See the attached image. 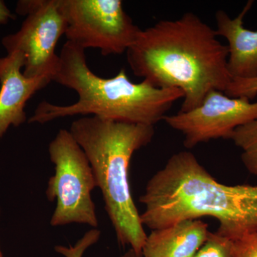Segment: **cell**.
I'll list each match as a JSON object with an SVG mask.
<instances>
[{"mask_svg": "<svg viewBox=\"0 0 257 257\" xmlns=\"http://www.w3.org/2000/svg\"><path fill=\"white\" fill-rule=\"evenodd\" d=\"M126 53L135 76L155 87L184 92L182 112L200 105L211 91L226 92L232 80L227 46L194 13L140 30Z\"/></svg>", "mask_w": 257, "mask_h": 257, "instance_id": "obj_1", "label": "cell"}, {"mask_svg": "<svg viewBox=\"0 0 257 257\" xmlns=\"http://www.w3.org/2000/svg\"><path fill=\"white\" fill-rule=\"evenodd\" d=\"M142 223L149 229L211 216L217 234L235 241L257 229V185L218 182L192 152H177L147 182L140 198Z\"/></svg>", "mask_w": 257, "mask_h": 257, "instance_id": "obj_2", "label": "cell"}, {"mask_svg": "<svg viewBox=\"0 0 257 257\" xmlns=\"http://www.w3.org/2000/svg\"><path fill=\"white\" fill-rule=\"evenodd\" d=\"M52 81L77 93L78 99L69 105L47 101L39 104L29 123L79 116L154 126L163 120L184 92L176 88H160L147 81L132 82L124 69L111 78L96 75L89 69L85 50L67 41L59 55Z\"/></svg>", "mask_w": 257, "mask_h": 257, "instance_id": "obj_3", "label": "cell"}, {"mask_svg": "<svg viewBox=\"0 0 257 257\" xmlns=\"http://www.w3.org/2000/svg\"><path fill=\"white\" fill-rule=\"evenodd\" d=\"M69 132L89 160L118 243L143 256L147 234L134 202L128 168L134 154L151 143L155 126L87 116L72 121Z\"/></svg>", "mask_w": 257, "mask_h": 257, "instance_id": "obj_4", "label": "cell"}, {"mask_svg": "<svg viewBox=\"0 0 257 257\" xmlns=\"http://www.w3.org/2000/svg\"><path fill=\"white\" fill-rule=\"evenodd\" d=\"M55 175L49 179L47 199L56 202L52 226L73 224L99 226L92 192L97 187L89 160L69 130L62 128L48 147Z\"/></svg>", "mask_w": 257, "mask_h": 257, "instance_id": "obj_5", "label": "cell"}, {"mask_svg": "<svg viewBox=\"0 0 257 257\" xmlns=\"http://www.w3.org/2000/svg\"><path fill=\"white\" fill-rule=\"evenodd\" d=\"M65 19V37L84 50L119 55L136 41L141 29L134 24L121 0H59Z\"/></svg>", "mask_w": 257, "mask_h": 257, "instance_id": "obj_6", "label": "cell"}, {"mask_svg": "<svg viewBox=\"0 0 257 257\" xmlns=\"http://www.w3.org/2000/svg\"><path fill=\"white\" fill-rule=\"evenodd\" d=\"M16 13L26 18L18 32L3 37V47L8 54L16 51L23 54L24 75L52 81L59 62L56 47L67 28L60 1L20 0Z\"/></svg>", "mask_w": 257, "mask_h": 257, "instance_id": "obj_7", "label": "cell"}, {"mask_svg": "<svg viewBox=\"0 0 257 257\" xmlns=\"http://www.w3.org/2000/svg\"><path fill=\"white\" fill-rule=\"evenodd\" d=\"M257 119V101L232 98L211 91L202 104L192 110L166 116L168 126L184 135V145L192 149L213 140H229L236 128Z\"/></svg>", "mask_w": 257, "mask_h": 257, "instance_id": "obj_8", "label": "cell"}, {"mask_svg": "<svg viewBox=\"0 0 257 257\" xmlns=\"http://www.w3.org/2000/svg\"><path fill=\"white\" fill-rule=\"evenodd\" d=\"M24 66L25 57L18 51L0 58V141L10 126L26 121L27 102L52 82L45 77H27L22 72Z\"/></svg>", "mask_w": 257, "mask_h": 257, "instance_id": "obj_9", "label": "cell"}, {"mask_svg": "<svg viewBox=\"0 0 257 257\" xmlns=\"http://www.w3.org/2000/svg\"><path fill=\"white\" fill-rule=\"evenodd\" d=\"M253 4V1H248L235 18H230L223 10L216 13V34L228 42L227 68L232 79L257 77V30H248L243 25L245 16Z\"/></svg>", "mask_w": 257, "mask_h": 257, "instance_id": "obj_10", "label": "cell"}, {"mask_svg": "<svg viewBox=\"0 0 257 257\" xmlns=\"http://www.w3.org/2000/svg\"><path fill=\"white\" fill-rule=\"evenodd\" d=\"M208 224L197 219H186L167 227L152 230L147 235L144 257H194L207 241Z\"/></svg>", "mask_w": 257, "mask_h": 257, "instance_id": "obj_11", "label": "cell"}, {"mask_svg": "<svg viewBox=\"0 0 257 257\" xmlns=\"http://www.w3.org/2000/svg\"><path fill=\"white\" fill-rule=\"evenodd\" d=\"M229 140L241 150V160L246 170L257 176V119L236 128Z\"/></svg>", "mask_w": 257, "mask_h": 257, "instance_id": "obj_12", "label": "cell"}, {"mask_svg": "<svg viewBox=\"0 0 257 257\" xmlns=\"http://www.w3.org/2000/svg\"><path fill=\"white\" fill-rule=\"evenodd\" d=\"M234 249L233 240L216 232H210L207 241L194 257H234Z\"/></svg>", "mask_w": 257, "mask_h": 257, "instance_id": "obj_13", "label": "cell"}, {"mask_svg": "<svg viewBox=\"0 0 257 257\" xmlns=\"http://www.w3.org/2000/svg\"><path fill=\"white\" fill-rule=\"evenodd\" d=\"M101 231L96 229L87 231L84 236L77 241L74 246L69 247L64 246H56V252L60 253L65 257H82L86 250L99 241Z\"/></svg>", "mask_w": 257, "mask_h": 257, "instance_id": "obj_14", "label": "cell"}, {"mask_svg": "<svg viewBox=\"0 0 257 257\" xmlns=\"http://www.w3.org/2000/svg\"><path fill=\"white\" fill-rule=\"evenodd\" d=\"M224 93L229 97H243L250 101L252 100L257 96V77L253 79H232Z\"/></svg>", "mask_w": 257, "mask_h": 257, "instance_id": "obj_15", "label": "cell"}, {"mask_svg": "<svg viewBox=\"0 0 257 257\" xmlns=\"http://www.w3.org/2000/svg\"><path fill=\"white\" fill-rule=\"evenodd\" d=\"M234 257H257V229L235 240Z\"/></svg>", "mask_w": 257, "mask_h": 257, "instance_id": "obj_16", "label": "cell"}, {"mask_svg": "<svg viewBox=\"0 0 257 257\" xmlns=\"http://www.w3.org/2000/svg\"><path fill=\"white\" fill-rule=\"evenodd\" d=\"M15 18L16 16L10 11L5 2L0 0V25H6Z\"/></svg>", "mask_w": 257, "mask_h": 257, "instance_id": "obj_17", "label": "cell"}, {"mask_svg": "<svg viewBox=\"0 0 257 257\" xmlns=\"http://www.w3.org/2000/svg\"><path fill=\"white\" fill-rule=\"evenodd\" d=\"M119 257H144L143 256H140V255L137 254L133 249L130 248L126 252H125L124 254L121 255Z\"/></svg>", "mask_w": 257, "mask_h": 257, "instance_id": "obj_18", "label": "cell"}, {"mask_svg": "<svg viewBox=\"0 0 257 257\" xmlns=\"http://www.w3.org/2000/svg\"><path fill=\"white\" fill-rule=\"evenodd\" d=\"M0 216H1V208H0ZM0 257H3V251H2L1 247H0Z\"/></svg>", "mask_w": 257, "mask_h": 257, "instance_id": "obj_19", "label": "cell"}]
</instances>
